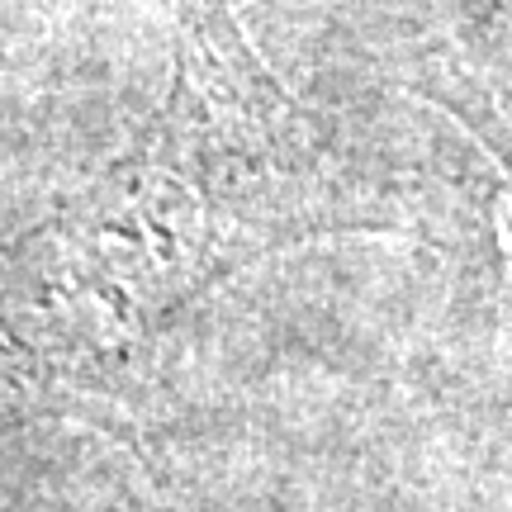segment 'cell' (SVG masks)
<instances>
[{
  "instance_id": "1",
  "label": "cell",
  "mask_w": 512,
  "mask_h": 512,
  "mask_svg": "<svg viewBox=\"0 0 512 512\" xmlns=\"http://www.w3.org/2000/svg\"><path fill=\"white\" fill-rule=\"evenodd\" d=\"M475 48L484 62H494L489 72L503 81V91L512 95V0H494L475 24Z\"/></svg>"
}]
</instances>
